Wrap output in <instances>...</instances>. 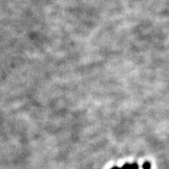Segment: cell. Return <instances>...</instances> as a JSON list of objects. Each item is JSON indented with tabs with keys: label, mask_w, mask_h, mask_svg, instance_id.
<instances>
[{
	"label": "cell",
	"mask_w": 169,
	"mask_h": 169,
	"mask_svg": "<svg viewBox=\"0 0 169 169\" xmlns=\"http://www.w3.org/2000/svg\"><path fill=\"white\" fill-rule=\"evenodd\" d=\"M142 168L143 169H150L151 168V164L150 161H145L144 164H142Z\"/></svg>",
	"instance_id": "7a4b0ae2"
},
{
	"label": "cell",
	"mask_w": 169,
	"mask_h": 169,
	"mask_svg": "<svg viewBox=\"0 0 169 169\" xmlns=\"http://www.w3.org/2000/svg\"><path fill=\"white\" fill-rule=\"evenodd\" d=\"M121 169H139V166L137 162H133L132 164L125 163L121 167Z\"/></svg>",
	"instance_id": "6da1fadb"
},
{
	"label": "cell",
	"mask_w": 169,
	"mask_h": 169,
	"mask_svg": "<svg viewBox=\"0 0 169 169\" xmlns=\"http://www.w3.org/2000/svg\"><path fill=\"white\" fill-rule=\"evenodd\" d=\"M110 169H121V168H119L118 166H114V167H111Z\"/></svg>",
	"instance_id": "3957f363"
}]
</instances>
